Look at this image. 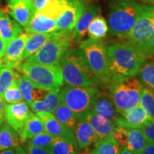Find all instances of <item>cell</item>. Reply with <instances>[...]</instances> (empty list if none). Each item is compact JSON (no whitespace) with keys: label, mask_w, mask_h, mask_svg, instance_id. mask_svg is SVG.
<instances>
[{"label":"cell","mask_w":154,"mask_h":154,"mask_svg":"<svg viewBox=\"0 0 154 154\" xmlns=\"http://www.w3.org/2000/svg\"><path fill=\"white\" fill-rule=\"evenodd\" d=\"M107 57L109 71L111 76H136L148 59L140 48L128 42L109 46Z\"/></svg>","instance_id":"1"},{"label":"cell","mask_w":154,"mask_h":154,"mask_svg":"<svg viewBox=\"0 0 154 154\" xmlns=\"http://www.w3.org/2000/svg\"><path fill=\"white\" fill-rule=\"evenodd\" d=\"M59 66L63 81L73 86H92L101 84L88 66L79 48L68 49L61 57Z\"/></svg>","instance_id":"2"},{"label":"cell","mask_w":154,"mask_h":154,"mask_svg":"<svg viewBox=\"0 0 154 154\" xmlns=\"http://www.w3.org/2000/svg\"><path fill=\"white\" fill-rule=\"evenodd\" d=\"M143 87L142 82L135 76H112L106 84L109 96L121 115L139 104Z\"/></svg>","instance_id":"3"},{"label":"cell","mask_w":154,"mask_h":154,"mask_svg":"<svg viewBox=\"0 0 154 154\" xmlns=\"http://www.w3.org/2000/svg\"><path fill=\"white\" fill-rule=\"evenodd\" d=\"M142 4L135 0H117L109 14V34L126 38L141 10Z\"/></svg>","instance_id":"4"},{"label":"cell","mask_w":154,"mask_h":154,"mask_svg":"<svg viewBox=\"0 0 154 154\" xmlns=\"http://www.w3.org/2000/svg\"><path fill=\"white\" fill-rule=\"evenodd\" d=\"M72 41V32H54L43 47L24 61L49 66H59L61 57L70 47Z\"/></svg>","instance_id":"5"},{"label":"cell","mask_w":154,"mask_h":154,"mask_svg":"<svg viewBox=\"0 0 154 154\" xmlns=\"http://www.w3.org/2000/svg\"><path fill=\"white\" fill-rule=\"evenodd\" d=\"M19 70L38 87L49 91H60L64 82L60 66H49L24 61Z\"/></svg>","instance_id":"6"},{"label":"cell","mask_w":154,"mask_h":154,"mask_svg":"<svg viewBox=\"0 0 154 154\" xmlns=\"http://www.w3.org/2000/svg\"><path fill=\"white\" fill-rule=\"evenodd\" d=\"M99 88L96 86H73L67 85L59 91L61 101L73 111L77 120H84L86 113L91 111L94 99Z\"/></svg>","instance_id":"7"},{"label":"cell","mask_w":154,"mask_h":154,"mask_svg":"<svg viewBox=\"0 0 154 154\" xmlns=\"http://www.w3.org/2000/svg\"><path fill=\"white\" fill-rule=\"evenodd\" d=\"M79 49L85 56L90 69L101 84H106L110 82L111 75L109 71L107 47L101 39L88 38L79 44Z\"/></svg>","instance_id":"8"},{"label":"cell","mask_w":154,"mask_h":154,"mask_svg":"<svg viewBox=\"0 0 154 154\" xmlns=\"http://www.w3.org/2000/svg\"><path fill=\"white\" fill-rule=\"evenodd\" d=\"M153 31L154 7L142 4L140 14L126 38L128 42L142 50V48L151 36Z\"/></svg>","instance_id":"9"},{"label":"cell","mask_w":154,"mask_h":154,"mask_svg":"<svg viewBox=\"0 0 154 154\" xmlns=\"http://www.w3.org/2000/svg\"><path fill=\"white\" fill-rule=\"evenodd\" d=\"M84 10L85 5L82 0H68L62 13L56 19L57 30L72 32Z\"/></svg>","instance_id":"10"},{"label":"cell","mask_w":154,"mask_h":154,"mask_svg":"<svg viewBox=\"0 0 154 154\" xmlns=\"http://www.w3.org/2000/svg\"><path fill=\"white\" fill-rule=\"evenodd\" d=\"M29 33H23L13 38L6 44L5 54L2 57L5 66L18 69L22 65L23 57Z\"/></svg>","instance_id":"11"},{"label":"cell","mask_w":154,"mask_h":154,"mask_svg":"<svg viewBox=\"0 0 154 154\" xmlns=\"http://www.w3.org/2000/svg\"><path fill=\"white\" fill-rule=\"evenodd\" d=\"M32 111L25 101L16 103L7 104L5 108V120L13 129L19 132L24 126Z\"/></svg>","instance_id":"12"},{"label":"cell","mask_w":154,"mask_h":154,"mask_svg":"<svg viewBox=\"0 0 154 154\" xmlns=\"http://www.w3.org/2000/svg\"><path fill=\"white\" fill-rule=\"evenodd\" d=\"M151 118L140 104L123 113L116 121V127L125 128H141Z\"/></svg>","instance_id":"13"},{"label":"cell","mask_w":154,"mask_h":154,"mask_svg":"<svg viewBox=\"0 0 154 154\" xmlns=\"http://www.w3.org/2000/svg\"><path fill=\"white\" fill-rule=\"evenodd\" d=\"M91 111L107 120L112 121L114 124L121 116L117 112L116 109L109 96V92L101 91L99 90L95 96Z\"/></svg>","instance_id":"14"},{"label":"cell","mask_w":154,"mask_h":154,"mask_svg":"<svg viewBox=\"0 0 154 154\" xmlns=\"http://www.w3.org/2000/svg\"><path fill=\"white\" fill-rule=\"evenodd\" d=\"M9 14L23 27H26L34 14L32 0H9Z\"/></svg>","instance_id":"15"},{"label":"cell","mask_w":154,"mask_h":154,"mask_svg":"<svg viewBox=\"0 0 154 154\" xmlns=\"http://www.w3.org/2000/svg\"><path fill=\"white\" fill-rule=\"evenodd\" d=\"M36 115L39 117L43 123L46 132L56 138L61 137L75 139L73 131L68 129L56 119L52 113L37 112Z\"/></svg>","instance_id":"16"},{"label":"cell","mask_w":154,"mask_h":154,"mask_svg":"<svg viewBox=\"0 0 154 154\" xmlns=\"http://www.w3.org/2000/svg\"><path fill=\"white\" fill-rule=\"evenodd\" d=\"M17 85L22 94L23 99L29 106L32 103L43 99L49 91L38 87L32 82L26 75L20 76L17 80Z\"/></svg>","instance_id":"17"},{"label":"cell","mask_w":154,"mask_h":154,"mask_svg":"<svg viewBox=\"0 0 154 154\" xmlns=\"http://www.w3.org/2000/svg\"><path fill=\"white\" fill-rule=\"evenodd\" d=\"M96 132L99 140L112 135L116 126L112 121L107 120L101 116L96 114L92 111L86 113L84 119Z\"/></svg>","instance_id":"18"},{"label":"cell","mask_w":154,"mask_h":154,"mask_svg":"<svg viewBox=\"0 0 154 154\" xmlns=\"http://www.w3.org/2000/svg\"><path fill=\"white\" fill-rule=\"evenodd\" d=\"M99 11V7L96 6H92L84 11L72 30V36L73 41L76 43L82 42V40L86 35L88 26L91 21L94 17L97 16Z\"/></svg>","instance_id":"19"},{"label":"cell","mask_w":154,"mask_h":154,"mask_svg":"<svg viewBox=\"0 0 154 154\" xmlns=\"http://www.w3.org/2000/svg\"><path fill=\"white\" fill-rule=\"evenodd\" d=\"M24 28L26 32L29 34H47L57 31L55 19L49 18L39 11L33 15L30 22Z\"/></svg>","instance_id":"20"},{"label":"cell","mask_w":154,"mask_h":154,"mask_svg":"<svg viewBox=\"0 0 154 154\" xmlns=\"http://www.w3.org/2000/svg\"><path fill=\"white\" fill-rule=\"evenodd\" d=\"M77 146L80 149L91 146L99 140L96 132L86 121H79L74 131Z\"/></svg>","instance_id":"21"},{"label":"cell","mask_w":154,"mask_h":154,"mask_svg":"<svg viewBox=\"0 0 154 154\" xmlns=\"http://www.w3.org/2000/svg\"><path fill=\"white\" fill-rule=\"evenodd\" d=\"M23 33L22 26L12 20L8 14L0 9V36L7 44L13 38Z\"/></svg>","instance_id":"22"},{"label":"cell","mask_w":154,"mask_h":154,"mask_svg":"<svg viewBox=\"0 0 154 154\" xmlns=\"http://www.w3.org/2000/svg\"><path fill=\"white\" fill-rule=\"evenodd\" d=\"M46 132L41 119L33 112L31 113L24 126L19 132L21 143H23L41 133Z\"/></svg>","instance_id":"23"},{"label":"cell","mask_w":154,"mask_h":154,"mask_svg":"<svg viewBox=\"0 0 154 154\" xmlns=\"http://www.w3.org/2000/svg\"><path fill=\"white\" fill-rule=\"evenodd\" d=\"M82 150V153L79 154H117L120 151V147L113 139L112 135H110L98 140L94 143L93 148L88 146Z\"/></svg>","instance_id":"24"},{"label":"cell","mask_w":154,"mask_h":154,"mask_svg":"<svg viewBox=\"0 0 154 154\" xmlns=\"http://www.w3.org/2000/svg\"><path fill=\"white\" fill-rule=\"evenodd\" d=\"M60 103L61 98L59 91H50L43 99L34 102L29 105V106L36 113L44 111L53 113Z\"/></svg>","instance_id":"25"},{"label":"cell","mask_w":154,"mask_h":154,"mask_svg":"<svg viewBox=\"0 0 154 154\" xmlns=\"http://www.w3.org/2000/svg\"><path fill=\"white\" fill-rule=\"evenodd\" d=\"M49 154H79L76 139L58 137L47 148Z\"/></svg>","instance_id":"26"},{"label":"cell","mask_w":154,"mask_h":154,"mask_svg":"<svg viewBox=\"0 0 154 154\" xmlns=\"http://www.w3.org/2000/svg\"><path fill=\"white\" fill-rule=\"evenodd\" d=\"M21 143L19 133L13 129L8 124H3L0 126V151L14 149L20 146Z\"/></svg>","instance_id":"27"},{"label":"cell","mask_w":154,"mask_h":154,"mask_svg":"<svg viewBox=\"0 0 154 154\" xmlns=\"http://www.w3.org/2000/svg\"><path fill=\"white\" fill-rule=\"evenodd\" d=\"M127 144L126 149L136 154H140L147 143L143 131L140 128H126Z\"/></svg>","instance_id":"28"},{"label":"cell","mask_w":154,"mask_h":154,"mask_svg":"<svg viewBox=\"0 0 154 154\" xmlns=\"http://www.w3.org/2000/svg\"><path fill=\"white\" fill-rule=\"evenodd\" d=\"M53 114L61 124L72 131H74L75 126L78 122L76 116L67 106L61 101Z\"/></svg>","instance_id":"29"},{"label":"cell","mask_w":154,"mask_h":154,"mask_svg":"<svg viewBox=\"0 0 154 154\" xmlns=\"http://www.w3.org/2000/svg\"><path fill=\"white\" fill-rule=\"evenodd\" d=\"M51 33L40 34L32 33L29 34V38L26 41V47L23 57V60H26L27 58L34 54L44 45L49 39Z\"/></svg>","instance_id":"30"},{"label":"cell","mask_w":154,"mask_h":154,"mask_svg":"<svg viewBox=\"0 0 154 154\" xmlns=\"http://www.w3.org/2000/svg\"><path fill=\"white\" fill-rule=\"evenodd\" d=\"M138 74L142 84L154 92V57L146 59Z\"/></svg>","instance_id":"31"},{"label":"cell","mask_w":154,"mask_h":154,"mask_svg":"<svg viewBox=\"0 0 154 154\" xmlns=\"http://www.w3.org/2000/svg\"><path fill=\"white\" fill-rule=\"evenodd\" d=\"M109 26L106 19L101 15H97L91 21L88 29L89 37L94 39H101L106 35Z\"/></svg>","instance_id":"32"},{"label":"cell","mask_w":154,"mask_h":154,"mask_svg":"<svg viewBox=\"0 0 154 154\" xmlns=\"http://www.w3.org/2000/svg\"><path fill=\"white\" fill-rule=\"evenodd\" d=\"M20 75L14 69L5 66L0 70V96L3 94L10 87L11 84L19 79Z\"/></svg>","instance_id":"33"},{"label":"cell","mask_w":154,"mask_h":154,"mask_svg":"<svg viewBox=\"0 0 154 154\" xmlns=\"http://www.w3.org/2000/svg\"><path fill=\"white\" fill-rule=\"evenodd\" d=\"M68 0H49L39 12L49 18L57 19L64 9Z\"/></svg>","instance_id":"34"},{"label":"cell","mask_w":154,"mask_h":154,"mask_svg":"<svg viewBox=\"0 0 154 154\" xmlns=\"http://www.w3.org/2000/svg\"><path fill=\"white\" fill-rule=\"evenodd\" d=\"M139 104L151 119H154V92L146 86L142 88Z\"/></svg>","instance_id":"35"},{"label":"cell","mask_w":154,"mask_h":154,"mask_svg":"<svg viewBox=\"0 0 154 154\" xmlns=\"http://www.w3.org/2000/svg\"><path fill=\"white\" fill-rule=\"evenodd\" d=\"M2 99L7 104L16 103L24 101L22 94L17 85V81L13 83L10 87L5 92L2 96Z\"/></svg>","instance_id":"36"},{"label":"cell","mask_w":154,"mask_h":154,"mask_svg":"<svg viewBox=\"0 0 154 154\" xmlns=\"http://www.w3.org/2000/svg\"><path fill=\"white\" fill-rule=\"evenodd\" d=\"M55 138L56 137L51 136L48 133L43 132L34 136L33 138H30L26 141H28L32 145L36 146V147L47 149L48 146L52 143Z\"/></svg>","instance_id":"37"},{"label":"cell","mask_w":154,"mask_h":154,"mask_svg":"<svg viewBox=\"0 0 154 154\" xmlns=\"http://www.w3.org/2000/svg\"><path fill=\"white\" fill-rule=\"evenodd\" d=\"M113 138L117 142L119 147L126 148L127 144V130L122 127H116L113 131Z\"/></svg>","instance_id":"38"},{"label":"cell","mask_w":154,"mask_h":154,"mask_svg":"<svg viewBox=\"0 0 154 154\" xmlns=\"http://www.w3.org/2000/svg\"><path fill=\"white\" fill-rule=\"evenodd\" d=\"M146 141L154 143V119H151L145 125L141 127Z\"/></svg>","instance_id":"39"},{"label":"cell","mask_w":154,"mask_h":154,"mask_svg":"<svg viewBox=\"0 0 154 154\" xmlns=\"http://www.w3.org/2000/svg\"><path fill=\"white\" fill-rule=\"evenodd\" d=\"M23 146H24V149L27 154H49L47 149L36 147L32 145L28 141L23 143Z\"/></svg>","instance_id":"40"},{"label":"cell","mask_w":154,"mask_h":154,"mask_svg":"<svg viewBox=\"0 0 154 154\" xmlns=\"http://www.w3.org/2000/svg\"><path fill=\"white\" fill-rule=\"evenodd\" d=\"M154 50V31L149 41L146 42L145 45L142 48V51H143L148 59L152 57V54Z\"/></svg>","instance_id":"41"},{"label":"cell","mask_w":154,"mask_h":154,"mask_svg":"<svg viewBox=\"0 0 154 154\" xmlns=\"http://www.w3.org/2000/svg\"><path fill=\"white\" fill-rule=\"evenodd\" d=\"M48 1L49 0H32V7H33L34 14L41 10L44 6L46 5V4L48 2Z\"/></svg>","instance_id":"42"},{"label":"cell","mask_w":154,"mask_h":154,"mask_svg":"<svg viewBox=\"0 0 154 154\" xmlns=\"http://www.w3.org/2000/svg\"><path fill=\"white\" fill-rule=\"evenodd\" d=\"M140 154H154V143L147 142Z\"/></svg>","instance_id":"43"},{"label":"cell","mask_w":154,"mask_h":154,"mask_svg":"<svg viewBox=\"0 0 154 154\" xmlns=\"http://www.w3.org/2000/svg\"><path fill=\"white\" fill-rule=\"evenodd\" d=\"M6 103L4 101L2 97L0 96V121H2L5 122V112L6 108Z\"/></svg>","instance_id":"44"},{"label":"cell","mask_w":154,"mask_h":154,"mask_svg":"<svg viewBox=\"0 0 154 154\" xmlns=\"http://www.w3.org/2000/svg\"><path fill=\"white\" fill-rule=\"evenodd\" d=\"M6 47V44L5 42L3 41V39L0 36V58H2L5 54V50Z\"/></svg>","instance_id":"45"},{"label":"cell","mask_w":154,"mask_h":154,"mask_svg":"<svg viewBox=\"0 0 154 154\" xmlns=\"http://www.w3.org/2000/svg\"><path fill=\"white\" fill-rule=\"evenodd\" d=\"M0 154H16V150H15V148L3 150V151H0Z\"/></svg>","instance_id":"46"},{"label":"cell","mask_w":154,"mask_h":154,"mask_svg":"<svg viewBox=\"0 0 154 154\" xmlns=\"http://www.w3.org/2000/svg\"><path fill=\"white\" fill-rule=\"evenodd\" d=\"M15 150H16V154H27L26 152L25 151V150L21 146H17L15 148Z\"/></svg>","instance_id":"47"},{"label":"cell","mask_w":154,"mask_h":154,"mask_svg":"<svg viewBox=\"0 0 154 154\" xmlns=\"http://www.w3.org/2000/svg\"><path fill=\"white\" fill-rule=\"evenodd\" d=\"M117 154H136V153L129 151V150L126 149V148H124V149H122L121 151H119V152Z\"/></svg>","instance_id":"48"},{"label":"cell","mask_w":154,"mask_h":154,"mask_svg":"<svg viewBox=\"0 0 154 154\" xmlns=\"http://www.w3.org/2000/svg\"><path fill=\"white\" fill-rule=\"evenodd\" d=\"M5 66V63H4L2 58H0V70H1V69H2Z\"/></svg>","instance_id":"49"},{"label":"cell","mask_w":154,"mask_h":154,"mask_svg":"<svg viewBox=\"0 0 154 154\" xmlns=\"http://www.w3.org/2000/svg\"><path fill=\"white\" fill-rule=\"evenodd\" d=\"M4 124V121H0V126H2V125Z\"/></svg>","instance_id":"50"},{"label":"cell","mask_w":154,"mask_h":154,"mask_svg":"<svg viewBox=\"0 0 154 154\" xmlns=\"http://www.w3.org/2000/svg\"><path fill=\"white\" fill-rule=\"evenodd\" d=\"M152 57H154V50H153V54H152Z\"/></svg>","instance_id":"51"}]
</instances>
